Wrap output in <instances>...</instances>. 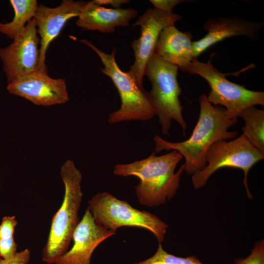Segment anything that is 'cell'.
I'll use <instances>...</instances> for the list:
<instances>
[{
    "mask_svg": "<svg viewBox=\"0 0 264 264\" xmlns=\"http://www.w3.org/2000/svg\"><path fill=\"white\" fill-rule=\"evenodd\" d=\"M199 101L198 119L187 140L171 142L158 135L154 137L155 154L163 150L177 151L185 158L184 171L192 175L206 167V153L213 144L219 141L235 138L238 135L236 131H228L237 123L238 119H228L225 108L212 105L204 93L200 94Z\"/></svg>",
    "mask_w": 264,
    "mask_h": 264,
    "instance_id": "cell-1",
    "label": "cell"
},
{
    "mask_svg": "<svg viewBox=\"0 0 264 264\" xmlns=\"http://www.w3.org/2000/svg\"><path fill=\"white\" fill-rule=\"evenodd\" d=\"M182 155L176 151L156 156L153 152L148 157L127 164H117L113 173L117 176H134L139 179L135 193L139 203L150 207L164 204L176 193L180 187L181 165L176 167Z\"/></svg>",
    "mask_w": 264,
    "mask_h": 264,
    "instance_id": "cell-2",
    "label": "cell"
},
{
    "mask_svg": "<svg viewBox=\"0 0 264 264\" xmlns=\"http://www.w3.org/2000/svg\"><path fill=\"white\" fill-rule=\"evenodd\" d=\"M60 175L65 186L63 200L52 218L46 243L42 252V261L48 264H55L67 251L80 222L78 211L83 197L82 174L74 161L67 159L61 167Z\"/></svg>",
    "mask_w": 264,
    "mask_h": 264,
    "instance_id": "cell-3",
    "label": "cell"
},
{
    "mask_svg": "<svg viewBox=\"0 0 264 264\" xmlns=\"http://www.w3.org/2000/svg\"><path fill=\"white\" fill-rule=\"evenodd\" d=\"M178 69L177 66L154 53L145 67V75L152 84V89L147 94L165 135L169 133L172 120L179 124L185 135L187 124L179 99L181 88L177 80Z\"/></svg>",
    "mask_w": 264,
    "mask_h": 264,
    "instance_id": "cell-4",
    "label": "cell"
},
{
    "mask_svg": "<svg viewBox=\"0 0 264 264\" xmlns=\"http://www.w3.org/2000/svg\"><path fill=\"white\" fill-rule=\"evenodd\" d=\"M80 42L88 46L98 55L104 65V68H100L101 72L111 79L119 94L121 106L109 114L108 122L110 124L132 120L147 121L155 115L147 91L137 85L129 71H122L118 66L115 47L110 54H107L89 41L82 39Z\"/></svg>",
    "mask_w": 264,
    "mask_h": 264,
    "instance_id": "cell-5",
    "label": "cell"
},
{
    "mask_svg": "<svg viewBox=\"0 0 264 264\" xmlns=\"http://www.w3.org/2000/svg\"><path fill=\"white\" fill-rule=\"evenodd\" d=\"M88 207L96 223L116 233L123 226L147 229L159 243L164 240L168 225L158 217L145 210L132 207L129 202L120 200L107 192L98 193L89 201Z\"/></svg>",
    "mask_w": 264,
    "mask_h": 264,
    "instance_id": "cell-6",
    "label": "cell"
},
{
    "mask_svg": "<svg viewBox=\"0 0 264 264\" xmlns=\"http://www.w3.org/2000/svg\"><path fill=\"white\" fill-rule=\"evenodd\" d=\"M213 54L207 63L194 58L184 70L193 75H199L208 82L211 89L207 96L209 102L224 106L228 119H237L241 111L247 107L258 105L264 106V92L251 90L244 85L229 81L226 76L231 73H223L212 64Z\"/></svg>",
    "mask_w": 264,
    "mask_h": 264,
    "instance_id": "cell-7",
    "label": "cell"
},
{
    "mask_svg": "<svg viewBox=\"0 0 264 264\" xmlns=\"http://www.w3.org/2000/svg\"><path fill=\"white\" fill-rule=\"evenodd\" d=\"M264 158V155L243 134L229 141H218L213 144L206 153V167L193 175V185L196 189L201 188L210 176L220 168L240 169L244 173L243 183L247 197L251 199L252 196L247 185L248 173L254 164Z\"/></svg>",
    "mask_w": 264,
    "mask_h": 264,
    "instance_id": "cell-8",
    "label": "cell"
},
{
    "mask_svg": "<svg viewBox=\"0 0 264 264\" xmlns=\"http://www.w3.org/2000/svg\"><path fill=\"white\" fill-rule=\"evenodd\" d=\"M181 19L182 17L176 14H168L154 8H149L132 25V27H141V34L137 39H134L131 43L135 60L129 71L140 87L143 88L145 67L154 53L161 32L164 28L175 25L176 22Z\"/></svg>",
    "mask_w": 264,
    "mask_h": 264,
    "instance_id": "cell-9",
    "label": "cell"
},
{
    "mask_svg": "<svg viewBox=\"0 0 264 264\" xmlns=\"http://www.w3.org/2000/svg\"><path fill=\"white\" fill-rule=\"evenodd\" d=\"M40 42L34 18L10 44L0 48V59L8 84L38 70Z\"/></svg>",
    "mask_w": 264,
    "mask_h": 264,
    "instance_id": "cell-10",
    "label": "cell"
},
{
    "mask_svg": "<svg viewBox=\"0 0 264 264\" xmlns=\"http://www.w3.org/2000/svg\"><path fill=\"white\" fill-rule=\"evenodd\" d=\"M6 88L9 93L38 106L63 104L69 100L65 79L51 78L47 71L42 70L17 79L8 84Z\"/></svg>",
    "mask_w": 264,
    "mask_h": 264,
    "instance_id": "cell-11",
    "label": "cell"
},
{
    "mask_svg": "<svg viewBox=\"0 0 264 264\" xmlns=\"http://www.w3.org/2000/svg\"><path fill=\"white\" fill-rule=\"evenodd\" d=\"M85 3L83 1L64 0L54 8L38 5L34 17L41 44L38 70L47 71L45 60L48 46L69 20L79 16Z\"/></svg>",
    "mask_w": 264,
    "mask_h": 264,
    "instance_id": "cell-12",
    "label": "cell"
},
{
    "mask_svg": "<svg viewBox=\"0 0 264 264\" xmlns=\"http://www.w3.org/2000/svg\"><path fill=\"white\" fill-rule=\"evenodd\" d=\"M115 233L96 223L88 207L73 233L72 247L55 264H90L95 248Z\"/></svg>",
    "mask_w": 264,
    "mask_h": 264,
    "instance_id": "cell-13",
    "label": "cell"
},
{
    "mask_svg": "<svg viewBox=\"0 0 264 264\" xmlns=\"http://www.w3.org/2000/svg\"><path fill=\"white\" fill-rule=\"evenodd\" d=\"M262 22L244 21L235 17L209 18L205 22L204 28L206 35L193 42L192 48L195 58L210 47L226 38L246 36L251 40L258 37Z\"/></svg>",
    "mask_w": 264,
    "mask_h": 264,
    "instance_id": "cell-14",
    "label": "cell"
},
{
    "mask_svg": "<svg viewBox=\"0 0 264 264\" xmlns=\"http://www.w3.org/2000/svg\"><path fill=\"white\" fill-rule=\"evenodd\" d=\"M137 15L133 8H108L89 1L82 6L76 24L84 30L111 33L116 27L129 26L131 20Z\"/></svg>",
    "mask_w": 264,
    "mask_h": 264,
    "instance_id": "cell-15",
    "label": "cell"
},
{
    "mask_svg": "<svg viewBox=\"0 0 264 264\" xmlns=\"http://www.w3.org/2000/svg\"><path fill=\"white\" fill-rule=\"evenodd\" d=\"M192 38L190 32H181L175 25L167 26L161 32L154 53L184 72L195 58Z\"/></svg>",
    "mask_w": 264,
    "mask_h": 264,
    "instance_id": "cell-16",
    "label": "cell"
},
{
    "mask_svg": "<svg viewBox=\"0 0 264 264\" xmlns=\"http://www.w3.org/2000/svg\"><path fill=\"white\" fill-rule=\"evenodd\" d=\"M10 3L14 16L9 22H0V32L13 40L24 29L25 23L35 17L39 5L36 0H10Z\"/></svg>",
    "mask_w": 264,
    "mask_h": 264,
    "instance_id": "cell-17",
    "label": "cell"
},
{
    "mask_svg": "<svg viewBox=\"0 0 264 264\" xmlns=\"http://www.w3.org/2000/svg\"><path fill=\"white\" fill-rule=\"evenodd\" d=\"M238 117L243 118L245 124L242 128V134L250 142L264 155V110L254 106L242 110Z\"/></svg>",
    "mask_w": 264,
    "mask_h": 264,
    "instance_id": "cell-18",
    "label": "cell"
},
{
    "mask_svg": "<svg viewBox=\"0 0 264 264\" xmlns=\"http://www.w3.org/2000/svg\"><path fill=\"white\" fill-rule=\"evenodd\" d=\"M134 264H203L196 256L180 257L165 251L160 243L154 254L150 258Z\"/></svg>",
    "mask_w": 264,
    "mask_h": 264,
    "instance_id": "cell-19",
    "label": "cell"
},
{
    "mask_svg": "<svg viewBox=\"0 0 264 264\" xmlns=\"http://www.w3.org/2000/svg\"><path fill=\"white\" fill-rule=\"evenodd\" d=\"M236 264H264V241L261 240L254 243L251 253L245 258L235 260Z\"/></svg>",
    "mask_w": 264,
    "mask_h": 264,
    "instance_id": "cell-20",
    "label": "cell"
},
{
    "mask_svg": "<svg viewBox=\"0 0 264 264\" xmlns=\"http://www.w3.org/2000/svg\"><path fill=\"white\" fill-rule=\"evenodd\" d=\"M17 248L14 237L0 239V258L5 260L12 259L17 253Z\"/></svg>",
    "mask_w": 264,
    "mask_h": 264,
    "instance_id": "cell-21",
    "label": "cell"
},
{
    "mask_svg": "<svg viewBox=\"0 0 264 264\" xmlns=\"http://www.w3.org/2000/svg\"><path fill=\"white\" fill-rule=\"evenodd\" d=\"M18 224L15 216H4L0 224V239L14 237L15 228Z\"/></svg>",
    "mask_w": 264,
    "mask_h": 264,
    "instance_id": "cell-22",
    "label": "cell"
},
{
    "mask_svg": "<svg viewBox=\"0 0 264 264\" xmlns=\"http://www.w3.org/2000/svg\"><path fill=\"white\" fill-rule=\"evenodd\" d=\"M154 9L164 13H173L174 7L177 4L187 1L183 0H151Z\"/></svg>",
    "mask_w": 264,
    "mask_h": 264,
    "instance_id": "cell-23",
    "label": "cell"
},
{
    "mask_svg": "<svg viewBox=\"0 0 264 264\" xmlns=\"http://www.w3.org/2000/svg\"><path fill=\"white\" fill-rule=\"evenodd\" d=\"M30 258V251L25 248L17 252L15 256L9 260H5L0 258V264H27Z\"/></svg>",
    "mask_w": 264,
    "mask_h": 264,
    "instance_id": "cell-24",
    "label": "cell"
},
{
    "mask_svg": "<svg viewBox=\"0 0 264 264\" xmlns=\"http://www.w3.org/2000/svg\"><path fill=\"white\" fill-rule=\"evenodd\" d=\"M93 3L100 6L110 5L115 9L119 8L123 4L128 3V0H93L91 1Z\"/></svg>",
    "mask_w": 264,
    "mask_h": 264,
    "instance_id": "cell-25",
    "label": "cell"
}]
</instances>
